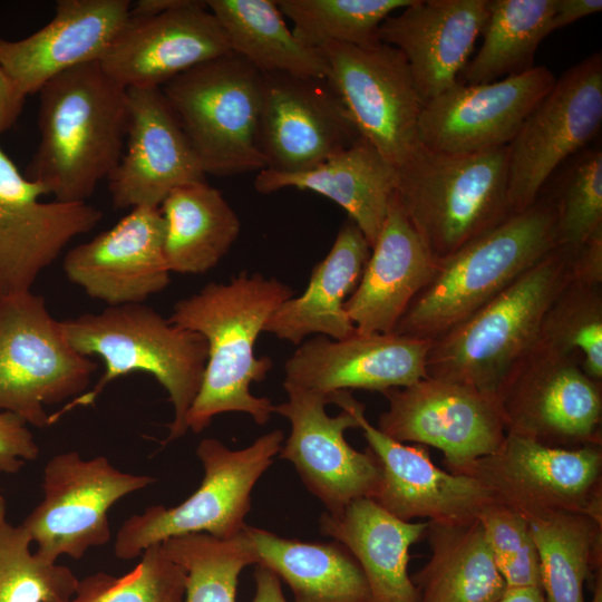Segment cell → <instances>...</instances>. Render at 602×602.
I'll list each match as a JSON object with an SVG mask.
<instances>
[{"label": "cell", "mask_w": 602, "mask_h": 602, "mask_svg": "<svg viewBox=\"0 0 602 602\" xmlns=\"http://www.w3.org/2000/svg\"><path fill=\"white\" fill-rule=\"evenodd\" d=\"M294 291L276 278L242 272L225 283L211 282L175 303L168 321L200 333L207 360L200 391L186 416L187 428L203 431L223 412H245L264 425L273 412L271 400L251 394L273 367L270 357H255L259 334L273 312Z\"/></svg>", "instance_id": "obj_1"}, {"label": "cell", "mask_w": 602, "mask_h": 602, "mask_svg": "<svg viewBox=\"0 0 602 602\" xmlns=\"http://www.w3.org/2000/svg\"><path fill=\"white\" fill-rule=\"evenodd\" d=\"M38 93L40 139L25 176L55 201L86 202L123 155L126 88L94 61L61 72Z\"/></svg>", "instance_id": "obj_2"}, {"label": "cell", "mask_w": 602, "mask_h": 602, "mask_svg": "<svg viewBox=\"0 0 602 602\" xmlns=\"http://www.w3.org/2000/svg\"><path fill=\"white\" fill-rule=\"evenodd\" d=\"M557 247L550 195L438 260L433 280L411 301L391 333L433 340L497 297Z\"/></svg>", "instance_id": "obj_3"}, {"label": "cell", "mask_w": 602, "mask_h": 602, "mask_svg": "<svg viewBox=\"0 0 602 602\" xmlns=\"http://www.w3.org/2000/svg\"><path fill=\"white\" fill-rule=\"evenodd\" d=\"M60 324L78 353L103 359L105 372L93 390L49 415L50 425L77 406L94 404L116 378L145 372L165 388L174 408L164 443L186 434V416L200 391L207 360V343L200 333L171 323L142 303L107 307L100 313H85Z\"/></svg>", "instance_id": "obj_4"}, {"label": "cell", "mask_w": 602, "mask_h": 602, "mask_svg": "<svg viewBox=\"0 0 602 602\" xmlns=\"http://www.w3.org/2000/svg\"><path fill=\"white\" fill-rule=\"evenodd\" d=\"M571 278L565 253L555 247L493 300L431 340L426 375L496 396L537 340L543 318Z\"/></svg>", "instance_id": "obj_5"}, {"label": "cell", "mask_w": 602, "mask_h": 602, "mask_svg": "<svg viewBox=\"0 0 602 602\" xmlns=\"http://www.w3.org/2000/svg\"><path fill=\"white\" fill-rule=\"evenodd\" d=\"M507 146L450 155L419 146L398 168L397 195L436 259L492 230L513 212Z\"/></svg>", "instance_id": "obj_6"}, {"label": "cell", "mask_w": 602, "mask_h": 602, "mask_svg": "<svg viewBox=\"0 0 602 602\" xmlns=\"http://www.w3.org/2000/svg\"><path fill=\"white\" fill-rule=\"evenodd\" d=\"M205 174L230 176L265 168L258 135L262 74L230 52L161 87Z\"/></svg>", "instance_id": "obj_7"}, {"label": "cell", "mask_w": 602, "mask_h": 602, "mask_svg": "<svg viewBox=\"0 0 602 602\" xmlns=\"http://www.w3.org/2000/svg\"><path fill=\"white\" fill-rule=\"evenodd\" d=\"M283 438L275 429L240 450L215 438L202 439L196 448L204 468L200 487L179 505H153L125 520L115 537L116 557L136 559L154 544L188 533L220 540L240 534L251 507V492L280 452Z\"/></svg>", "instance_id": "obj_8"}, {"label": "cell", "mask_w": 602, "mask_h": 602, "mask_svg": "<svg viewBox=\"0 0 602 602\" xmlns=\"http://www.w3.org/2000/svg\"><path fill=\"white\" fill-rule=\"evenodd\" d=\"M96 369L67 341L41 295L0 298V410L50 426L45 407L84 394Z\"/></svg>", "instance_id": "obj_9"}, {"label": "cell", "mask_w": 602, "mask_h": 602, "mask_svg": "<svg viewBox=\"0 0 602 602\" xmlns=\"http://www.w3.org/2000/svg\"><path fill=\"white\" fill-rule=\"evenodd\" d=\"M496 400L506 434L559 448L602 445V382L583 370L577 355L536 340Z\"/></svg>", "instance_id": "obj_10"}, {"label": "cell", "mask_w": 602, "mask_h": 602, "mask_svg": "<svg viewBox=\"0 0 602 602\" xmlns=\"http://www.w3.org/2000/svg\"><path fill=\"white\" fill-rule=\"evenodd\" d=\"M453 474L475 478L526 520L570 511L602 521V445L559 448L506 434L494 453Z\"/></svg>", "instance_id": "obj_11"}, {"label": "cell", "mask_w": 602, "mask_h": 602, "mask_svg": "<svg viewBox=\"0 0 602 602\" xmlns=\"http://www.w3.org/2000/svg\"><path fill=\"white\" fill-rule=\"evenodd\" d=\"M155 480L122 472L105 456L84 459L77 452L59 453L45 465L42 501L21 525L43 560H80L89 548L109 542L110 507Z\"/></svg>", "instance_id": "obj_12"}, {"label": "cell", "mask_w": 602, "mask_h": 602, "mask_svg": "<svg viewBox=\"0 0 602 602\" xmlns=\"http://www.w3.org/2000/svg\"><path fill=\"white\" fill-rule=\"evenodd\" d=\"M601 125L602 56L596 51L556 78L507 146L512 212L531 206L554 171L585 147Z\"/></svg>", "instance_id": "obj_13"}, {"label": "cell", "mask_w": 602, "mask_h": 602, "mask_svg": "<svg viewBox=\"0 0 602 602\" xmlns=\"http://www.w3.org/2000/svg\"><path fill=\"white\" fill-rule=\"evenodd\" d=\"M318 49L327 79L361 137L390 164L401 166L420 146L423 108L402 54L382 42L370 47L328 42Z\"/></svg>", "instance_id": "obj_14"}, {"label": "cell", "mask_w": 602, "mask_h": 602, "mask_svg": "<svg viewBox=\"0 0 602 602\" xmlns=\"http://www.w3.org/2000/svg\"><path fill=\"white\" fill-rule=\"evenodd\" d=\"M377 428L400 443L440 449L450 473L494 453L506 430L497 400L456 381L426 377L382 392Z\"/></svg>", "instance_id": "obj_15"}, {"label": "cell", "mask_w": 602, "mask_h": 602, "mask_svg": "<svg viewBox=\"0 0 602 602\" xmlns=\"http://www.w3.org/2000/svg\"><path fill=\"white\" fill-rule=\"evenodd\" d=\"M361 138L327 78L262 74L258 143L265 168L311 169Z\"/></svg>", "instance_id": "obj_16"}, {"label": "cell", "mask_w": 602, "mask_h": 602, "mask_svg": "<svg viewBox=\"0 0 602 602\" xmlns=\"http://www.w3.org/2000/svg\"><path fill=\"white\" fill-rule=\"evenodd\" d=\"M283 387L288 400L273 406V412L290 421L291 431L279 452L280 458L293 464L308 491L329 514L341 513L356 499H371L380 483V464L369 448L359 452L346 440L347 429L359 428L353 414L341 408L331 417L324 409L329 395Z\"/></svg>", "instance_id": "obj_17"}, {"label": "cell", "mask_w": 602, "mask_h": 602, "mask_svg": "<svg viewBox=\"0 0 602 602\" xmlns=\"http://www.w3.org/2000/svg\"><path fill=\"white\" fill-rule=\"evenodd\" d=\"M545 66L488 84L453 87L423 105L418 119L421 146L466 155L508 146L523 122L554 86Z\"/></svg>", "instance_id": "obj_18"}, {"label": "cell", "mask_w": 602, "mask_h": 602, "mask_svg": "<svg viewBox=\"0 0 602 602\" xmlns=\"http://www.w3.org/2000/svg\"><path fill=\"white\" fill-rule=\"evenodd\" d=\"M42 195L0 147V298L30 291L67 243L103 216L86 202H42Z\"/></svg>", "instance_id": "obj_19"}, {"label": "cell", "mask_w": 602, "mask_h": 602, "mask_svg": "<svg viewBox=\"0 0 602 602\" xmlns=\"http://www.w3.org/2000/svg\"><path fill=\"white\" fill-rule=\"evenodd\" d=\"M329 398L353 414L368 448L378 458L381 478L371 499L388 513L406 522L414 518L463 522L477 518L482 508L493 501L475 478L440 469L425 447L397 441L371 425L365 405L350 391H334Z\"/></svg>", "instance_id": "obj_20"}, {"label": "cell", "mask_w": 602, "mask_h": 602, "mask_svg": "<svg viewBox=\"0 0 602 602\" xmlns=\"http://www.w3.org/2000/svg\"><path fill=\"white\" fill-rule=\"evenodd\" d=\"M232 52L205 1L181 4L125 22L99 59L103 70L128 88H161L203 62Z\"/></svg>", "instance_id": "obj_21"}, {"label": "cell", "mask_w": 602, "mask_h": 602, "mask_svg": "<svg viewBox=\"0 0 602 602\" xmlns=\"http://www.w3.org/2000/svg\"><path fill=\"white\" fill-rule=\"evenodd\" d=\"M125 153L109 175L115 208L159 207L175 187L206 174L161 88H128Z\"/></svg>", "instance_id": "obj_22"}, {"label": "cell", "mask_w": 602, "mask_h": 602, "mask_svg": "<svg viewBox=\"0 0 602 602\" xmlns=\"http://www.w3.org/2000/svg\"><path fill=\"white\" fill-rule=\"evenodd\" d=\"M164 235L159 207H133L116 225L69 250L65 274L108 307L142 303L171 281Z\"/></svg>", "instance_id": "obj_23"}, {"label": "cell", "mask_w": 602, "mask_h": 602, "mask_svg": "<svg viewBox=\"0 0 602 602\" xmlns=\"http://www.w3.org/2000/svg\"><path fill=\"white\" fill-rule=\"evenodd\" d=\"M431 340L395 333H359L303 341L284 363L283 385L330 395L380 391L412 385L426 375Z\"/></svg>", "instance_id": "obj_24"}, {"label": "cell", "mask_w": 602, "mask_h": 602, "mask_svg": "<svg viewBox=\"0 0 602 602\" xmlns=\"http://www.w3.org/2000/svg\"><path fill=\"white\" fill-rule=\"evenodd\" d=\"M489 0H414L387 17L380 42L405 57L421 104L453 87L488 16Z\"/></svg>", "instance_id": "obj_25"}, {"label": "cell", "mask_w": 602, "mask_h": 602, "mask_svg": "<svg viewBox=\"0 0 602 602\" xmlns=\"http://www.w3.org/2000/svg\"><path fill=\"white\" fill-rule=\"evenodd\" d=\"M128 0H59L54 18L20 40L0 37V66L23 96L56 76L99 61L129 18Z\"/></svg>", "instance_id": "obj_26"}, {"label": "cell", "mask_w": 602, "mask_h": 602, "mask_svg": "<svg viewBox=\"0 0 602 602\" xmlns=\"http://www.w3.org/2000/svg\"><path fill=\"white\" fill-rule=\"evenodd\" d=\"M437 266L438 259L408 220L396 192L360 280L344 303L357 332L391 333Z\"/></svg>", "instance_id": "obj_27"}, {"label": "cell", "mask_w": 602, "mask_h": 602, "mask_svg": "<svg viewBox=\"0 0 602 602\" xmlns=\"http://www.w3.org/2000/svg\"><path fill=\"white\" fill-rule=\"evenodd\" d=\"M397 182L398 168L361 137L347 149L301 173L262 169L256 174L254 188L270 194L293 187L323 195L347 212L372 247L397 191Z\"/></svg>", "instance_id": "obj_28"}, {"label": "cell", "mask_w": 602, "mask_h": 602, "mask_svg": "<svg viewBox=\"0 0 602 602\" xmlns=\"http://www.w3.org/2000/svg\"><path fill=\"white\" fill-rule=\"evenodd\" d=\"M370 252L362 232L348 219L328 254L313 268L302 294L280 304L263 332L295 346L312 334L333 340L355 334L357 330L344 303L357 287Z\"/></svg>", "instance_id": "obj_29"}, {"label": "cell", "mask_w": 602, "mask_h": 602, "mask_svg": "<svg viewBox=\"0 0 602 602\" xmlns=\"http://www.w3.org/2000/svg\"><path fill=\"white\" fill-rule=\"evenodd\" d=\"M322 534L342 544L359 563L370 602H418L408 574L409 548L425 536L427 522H406L370 498L351 502L341 513H323Z\"/></svg>", "instance_id": "obj_30"}, {"label": "cell", "mask_w": 602, "mask_h": 602, "mask_svg": "<svg viewBox=\"0 0 602 602\" xmlns=\"http://www.w3.org/2000/svg\"><path fill=\"white\" fill-rule=\"evenodd\" d=\"M429 561L411 577L418 602H496L505 582L477 518L429 522Z\"/></svg>", "instance_id": "obj_31"}, {"label": "cell", "mask_w": 602, "mask_h": 602, "mask_svg": "<svg viewBox=\"0 0 602 602\" xmlns=\"http://www.w3.org/2000/svg\"><path fill=\"white\" fill-rule=\"evenodd\" d=\"M256 565L283 579L294 602H370L366 576L339 542L312 543L282 538L245 524Z\"/></svg>", "instance_id": "obj_32"}, {"label": "cell", "mask_w": 602, "mask_h": 602, "mask_svg": "<svg viewBox=\"0 0 602 602\" xmlns=\"http://www.w3.org/2000/svg\"><path fill=\"white\" fill-rule=\"evenodd\" d=\"M165 224L164 258L169 272L204 274L226 255L241 221L221 191L206 181L182 184L159 205Z\"/></svg>", "instance_id": "obj_33"}, {"label": "cell", "mask_w": 602, "mask_h": 602, "mask_svg": "<svg viewBox=\"0 0 602 602\" xmlns=\"http://www.w3.org/2000/svg\"><path fill=\"white\" fill-rule=\"evenodd\" d=\"M230 49L261 74L327 78L318 48L300 41L273 0H207Z\"/></svg>", "instance_id": "obj_34"}, {"label": "cell", "mask_w": 602, "mask_h": 602, "mask_svg": "<svg viewBox=\"0 0 602 602\" xmlns=\"http://www.w3.org/2000/svg\"><path fill=\"white\" fill-rule=\"evenodd\" d=\"M546 602H585L584 582L601 571L602 521L557 511L527 518Z\"/></svg>", "instance_id": "obj_35"}, {"label": "cell", "mask_w": 602, "mask_h": 602, "mask_svg": "<svg viewBox=\"0 0 602 602\" xmlns=\"http://www.w3.org/2000/svg\"><path fill=\"white\" fill-rule=\"evenodd\" d=\"M555 0H489L483 45L467 62L464 84L480 85L534 67L542 40L551 33Z\"/></svg>", "instance_id": "obj_36"}, {"label": "cell", "mask_w": 602, "mask_h": 602, "mask_svg": "<svg viewBox=\"0 0 602 602\" xmlns=\"http://www.w3.org/2000/svg\"><path fill=\"white\" fill-rule=\"evenodd\" d=\"M165 555L185 572L183 602H235L239 575L256 564L243 530L229 540L188 533L161 543Z\"/></svg>", "instance_id": "obj_37"}, {"label": "cell", "mask_w": 602, "mask_h": 602, "mask_svg": "<svg viewBox=\"0 0 602 602\" xmlns=\"http://www.w3.org/2000/svg\"><path fill=\"white\" fill-rule=\"evenodd\" d=\"M414 0H278L276 4L292 22V32L313 48L328 42L357 47L379 43L383 20Z\"/></svg>", "instance_id": "obj_38"}, {"label": "cell", "mask_w": 602, "mask_h": 602, "mask_svg": "<svg viewBox=\"0 0 602 602\" xmlns=\"http://www.w3.org/2000/svg\"><path fill=\"white\" fill-rule=\"evenodd\" d=\"M537 342L580 356L583 370L602 382V284L570 278L550 304Z\"/></svg>", "instance_id": "obj_39"}, {"label": "cell", "mask_w": 602, "mask_h": 602, "mask_svg": "<svg viewBox=\"0 0 602 602\" xmlns=\"http://www.w3.org/2000/svg\"><path fill=\"white\" fill-rule=\"evenodd\" d=\"M32 541L8 520L7 501L0 494V602H60L71 598L78 584L74 572L43 560L31 551Z\"/></svg>", "instance_id": "obj_40"}, {"label": "cell", "mask_w": 602, "mask_h": 602, "mask_svg": "<svg viewBox=\"0 0 602 602\" xmlns=\"http://www.w3.org/2000/svg\"><path fill=\"white\" fill-rule=\"evenodd\" d=\"M556 208L557 247L567 261L602 233V151L582 152L566 169L557 192L550 195Z\"/></svg>", "instance_id": "obj_41"}, {"label": "cell", "mask_w": 602, "mask_h": 602, "mask_svg": "<svg viewBox=\"0 0 602 602\" xmlns=\"http://www.w3.org/2000/svg\"><path fill=\"white\" fill-rule=\"evenodd\" d=\"M123 576L97 572L78 581L75 594L60 602H183L185 572L154 544Z\"/></svg>", "instance_id": "obj_42"}, {"label": "cell", "mask_w": 602, "mask_h": 602, "mask_svg": "<svg viewBox=\"0 0 602 602\" xmlns=\"http://www.w3.org/2000/svg\"><path fill=\"white\" fill-rule=\"evenodd\" d=\"M477 520L498 571L533 541L527 520L503 504L489 502L482 508Z\"/></svg>", "instance_id": "obj_43"}, {"label": "cell", "mask_w": 602, "mask_h": 602, "mask_svg": "<svg viewBox=\"0 0 602 602\" xmlns=\"http://www.w3.org/2000/svg\"><path fill=\"white\" fill-rule=\"evenodd\" d=\"M39 455V446L25 419L0 411V473L17 474Z\"/></svg>", "instance_id": "obj_44"}, {"label": "cell", "mask_w": 602, "mask_h": 602, "mask_svg": "<svg viewBox=\"0 0 602 602\" xmlns=\"http://www.w3.org/2000/svg\"><path fill=\"white\" fill-rule=\"evenodd\" d=\"M499 573L506 586L542 588L540 560L534 542L526 544L499 569Z\"/></svg>", "instance_id": "obj_45"}, {"label": "cell", "mask_w": 602, "mask_h": 602, "mask_svg": "<svg viewBox=\"0 0 602 602\" xmlns=\"http://www.w3.org/2000/svg\"><path fill=\"white\" fill-rule=\"evenodd\" d=\"M601 10V0H555L554 12L550 21V31L553 32L564 28Z\"/></svg>", "instance_id": "obj_46"}, {"label": "cell", "mask_w": 602, "mask_h": 602, "mask_svg": "<svg viewBox=\"0 0 602 602\" xmlns=\"http://www.w3.org/2000/svg\"><path fill=\"white\" fill-rule=\"evenodd\" d=\"M25 99L26 96L0 66V134L14 125L22 111Z\"/></svg>", "instance_id": "obj_47"}, {"label": "cell", "mask_w": 602, "mask_h": 602, "mask_svg": "<svg viewBox=\"0 0 602 602\" xmlns=\"http://www.w3.org/2000/svg\"><path fill=\"white\" fill-rule=\"evenodd\" d=\"M255 594L252 602H288L282 593L279 576L269 569L256 565Z\"/></svg>", "instance_id": "obj_48"}, {"label": "cell", "mask_w": 602, "mask_h": 602, "mask_svg": "<svg viewBox=\"0 0 602 602\" xmlns=\"http://www.w3.org/2000/svg\"><path fill=\"white\" fill-rule=\"evenodd\" d=\"M496 602H546V598L540 586H505Z\"/></svg>", "instance_id": "obj_49"}, {"label": "cell", "mask_w": 602, "mask_h": 602, "mask_svg": "<svg viewBox=\"0 0 602 602\" xmlns=\"http://www.w3.org/2000/svg\"><path fill=\"white\" fill-rule=\"evenodd\" d=\"M602 571H599L595 575V588L591 602H602Z\"/></svg>", "instance_id": "obj_50"}]
</instances>
